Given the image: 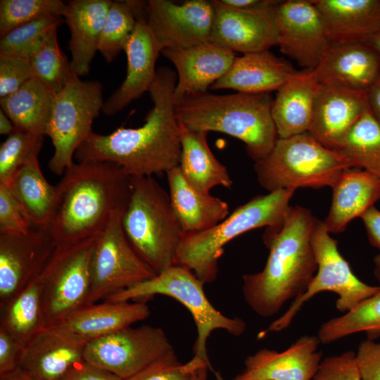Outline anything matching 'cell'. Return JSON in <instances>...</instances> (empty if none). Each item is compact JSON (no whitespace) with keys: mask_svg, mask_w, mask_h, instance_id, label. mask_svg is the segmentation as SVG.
Masks as SVG:
<instances>
[{"mask_svg":"<svg viewBox=\"0 0 380 380\" xmlns=\"http://www.w3.org/2000/svg\"><path fill=\"white\" fill-rule=\"evenodd\" d=\"M204 284L189 270L173 265L154 277L108 296L109 301H144L156 295L171 297L183 305L192 315L197 329L194 357L213 369L207 351V341L216 329H223L239 336L246 329L239 317H229L217 310L208 299Z\"/></svg>","mask_w":380,"mask_h":380,"instance_id":"8","label":"cell"},{"mask_svg":"<svg viewBox=\"0 0 380 380\" xmlns=\"http://www.w3.org/2000/svg\"><path fill=\"white\" fill-rule=\"evenodd\" d=\"M215 374L216 376L217 380H223L221 376L217 373V372H215Z\"/></svg>","mask_w":380,"mask_h":380,"instance_id":"57","label":"cell"},{"mask_svg":"<svg viewBox=\"0 0 380 380\" xmlns=\"http://www.w3.org/2000/svg\"><path fill=\"white\" fill-rule=\"evenodd\" d=\"M329 234L324 222L315 217L311 244L317 265L316 273L306 290L293 299L288 310L272 322L263 334L287 328L302 306L319 293L329 291L337 294L336 308L347 312L379 291V286L368 285L355 275L340 253L338 241Z\"/></svg>","mask_w":380,"mask_h":380,"instance_id":"10","label":"cell"},{"mask_svg":"<svg viewBox=\"0 0 380 380\" xmlns=\"http://www.w3.org/2000/svg\"><path fill=\"white\" fill-rule=\"evenodd\" d=\"M151 314L144 301H109L88 303L53 328L87 342L131 327Z\"/></svg>","mask_w":380,"mask_h":380,"instance_id":"24","label":"cell"},{"mask_svg":"<svg viewBox=\"0 0 380 380\" xmlns=\"http://www.w3.org/2000/svg\"><path fill=\"white\" fill-rule=\"evenodd\" d=\"M294 191L280 189L256 196L213 227L183 234L175 265L191 270L204 284L213 282L224 246L248 231L281 225L291 209L289 203Z\"/></svg>","mask_w":380,"mask_h":380,"instance_id":"5","label":"cell"},{"mask_svg":"<svg viewBox=\"0 0 380 380\" xmlns=\"http://www.w3.org/2000/svg\"><path fill=\"white\" fill-rule=\"evenodd\" d=\"M54 94L32 77L18 90L0 99L1 109L15 127L44 136L51 117Z\"/></svg>","mask_w":380,"mask_h":380,"instance_id":"33","label":"cell"},{"mask_svg":"<svg viewBox=\"0 0 380 380\" xmlns=\"http://www.w3.org/2000/svg\"><path fill=\"white\" fill-rule=\"evenodd\" d=\"M181 158L179 167L186 180L196 190L210 194L212 188H230L232 180L227 167L211 151L208 133L189 129L179 122Z\"/></svg>","mask_w":380,"mask_h":380,"instance_id":"31","label":"cell"},{"mask_svg":"<svg viewBox=\"0 0 380 380\" xmlns=\"http://www.w3.org/2000/svg\"><path fill=\"white\" fill-rule=\"evenodd\" d=\"M351 167L340 151L325 147L308 132L279 138L268 156L254 164L258 183L269 192L332 187Z\"/></svg>","mask_w":380,"mask_h":380,"instance_id":"7","label":"cell"},{"mask_svg":"<svg viewBox=\"0 0 380 380\" xmlns=\"http://www.w3.org/2000/svg\"><path fill=\"white\" fill-rule=\"evenodd\" d=\"M331 188L330 209L323 221L329 233L343 232L380 200V178L359 168L345 170Z\"/></svg>","mask_w":380,"mask_h":380,"instance_id":"29","label":"cell"},{"mask_svg":"<svg viewBox=\"0 0 380 380\" xmlns=\"http://www.w3.org/2000/svg\"><path fill=\"white\" fill-rule=\"evenodd\" d=\"M88 342L53 328H46L25 346L19 367L32 380H62L84 360Z\"/></svg>","mask_w":380,"mask_h":380,"instance_id":"19","label":"cell"},{"mask_svg":"<svg viewBox=\"0 0 380 380\" xmlns=\"http://www.w3.org/2000/svg\"><path fill=\"white\" fill-rule=\"evenodd\" d=\"M24 344L0 327V374L19 367Z\"/></svg>","mask_w":380,"mask_h":380,"instance_id":"47","label":"cell"},{"mask_svg":"<svg viewBox=\"0 0 380 380\" xmlns=\"http://www.w3.org/2000/svg\"><path fill=\"white\" fill-rule=\"evenodd\" d=\"M62 380H123L112 372L85 360L77 365Z\"/></svg>","mask_w":380,"mask_h":380,"instance_id":"48","label":"cell"},{"mask_svg":"<svg viewBox=\"0 0 380 380\" xmlns=\"http://www.w3.org/2000/svg\"><path fill=\"white\" fill-rule=\"evenodd\" d=\"M208 369L207 365L199 367L194 373L192 380H207Z\"/></svg>","mask_w":380,"mask_h":380,"instance_id":"54","label":"cell"},{"mask_svg":"<svg viewBox=\"0 0 380 380\" xmlns=\"http://www.w3.org/2000/svg\"><path fill=\"white\" fill-rule=\"evenodd\" d=\"M177 73L160 67L148 89L153 107L143 125L119 127L109 134L92 132L75 154L77 162H112L131 177H152L179 166L181 142L174 92Z\"/></svg>","mask_w":380,"mask_h":380,"instance_id":"1","label":"cell"},{"mask_svg":"<svg viewBox=\"0 0 380 380\" xmlns=\"http://www.w3.org/2000/svg\"><path fill=\"white\" fill-rule=\"evenodd\" d=\"M320 86L315 70H295L289 75L272 106L279 138L308 132Z\"/></svg>","mask_w":380,"mask_h":380,"instance_id":"25","label":"cell"},{"mask_svg":"<svg viewBox=\"0 0 380 380\" xmlns=\"http://www.w3.org/2000/svg\"><path fill=\"white\" fill-rule=\"evenodd\" d=\"M32 77L30 60L0 54V99L15 91Z\"/></svg>","mask_w":380,"mask_h":380,"instance_id":"43","label":"cell"},{"mask_svg":"<svg viewBox=\"0 0 380 380\" xmlns=\"http://www.w3.org/2000/svg\"><path fill=\"white\" fill-rule=\"evenodd\" d=\"M161 53L177 70L174 101L208 91V89L229 69L235 53L210 42L186 49L167 48Z\"/></svg>","mask_w":380,"mask_h":380,"instance_id":"21","label":"cell"},{"mask_svg":"<svg viewBox=\"0 0 380 380\" xmlns=\"http://www.w3.org/2000/svg\"><path fill=\"white\" fill-rule=\"evenodd\" d=\"M331 45L366 43L380 31V0H312Z\"/></svg>","mask_w":380,"mask_h":380,"instance_id":"26","label":"cell"},{"mask_svg":"<svg viewBox=\"0 0 380 380\" xmlns=\"http://www.w3.org/2000/svg\"><path fill=\"white\" fill-rule=\"evenodd\" d=\"M317 336L305 335L284 351L261 348L244 360L233 380H311L322 361Z\"/></svg>","mask_w":380,"mask_h":380,"instance_id":"18","label":"cell"},{"mask_svg":"<svg viewBox=\"0 0 380 380\" xmlns=\"http://www.w3.org/2000/svg\"><path fill=\"white\" fill-rule=\"evenodd\" d=\"M125 210L115 213L97 235L91 260L88 303L104 300L156 275L125 236L122 223Z\"/></svg>","mask_w":380,"mask_h":380,"instance_id":"12","label":"cell"},{"mask_svg":"<svg viewBox=\"0 0 380 380\" xmlns=\"http://www.w3.org/2000/svg\"><path fill=\"white\" fill-rule=\"evenodd\" d=\"M365 44L380 54V31L369 39Z\"/></svg>","mask_w":380,"mask_h":380,"instance_id":"55","label":"cell"},{"mask_svg":"<svg viewBox=\"0 0 380 380\" xmlns=\"http://www.w3.org/2000/svg\"><path fill=\"white\" fill-rule=\"evenodd\" d=\"M374 262L376 267H380V253L374 257Z\"/></svg>","mask_w":380,"mask_h":380,"instance_id":"56","label":"cell"},{"mask_svg":"<svg viewBox=\"0 0 380 380\" xmlns=\"http://www.w3.org/2000/svg\"><path fill=\"white\" fill-rule=\"evenodd\" d=\"M222 4L234 8L262 11L274 8L280 2L275 0H219Z\"/></svg>","mask_w":380,"mask_h":380,"instance_id":"50","label":"cell"},{"mask_svg":"<svg viewBox=\"0 0 380 380\" xmlns=\"http://www.w3.org/2000/svg\"><path fill=\"white\" fill-rule=\"evenodd\" d=\"M374 272L380 286V267ZM358 332H365L371 340L380 336V289L354 309L323 323L317 337L321 343L329 344Z\"/></svg>","mask_w":380,"mask_h":380,"instance_id":"35","label":"cell"},{"mask_svg":"<svg viewBox=\"0 0 380 380\" xmlns=\"http://www.w3.org/2000/svg\"><path fill=\"white\" fill-rule=\"evenodd\" d=\"M368 107L380 125V72L373 84L366 91Z\"/></svg>","mask_w":380,"mask_h":380,"instance_id":"51","label":"cell"},{"mask_svg":"<svg viewBox=\"0 0 380 380\" xmlns=\"http://www.w3.org/2000/svg\"><path fill=\"white\" fill-rule=\"evenodd\" d=\"M174 351L163 329L144 324L89 341L84 357L125 380Z\"/></svg>","mask_w":380,"mask_h":380,"instance_id":"13","label":"cell"},{"mask_svg":"<svg viewBox=\"0 0 380 380\" xmlns=\"http://www.w3.org/2000/svg\"><path fill=\"white\" fill-rule=\"evenodd\" d=\"M103 86L99 81H82L72 72L64 87L54 94L46 135L53 146L50 170L62 175L73 163L78 148L93 132L95 118L103 106Z\"/></svg>","mask_w":380,"mask_h":380,"instance_id":"9","label":"cell"},{"mask_svg":"<svg viewBox=\"0 0 380 380\" xmlns=\"http://www.w3.org/2000/svg\"><path fill=\"white\" fill-rule=\"evenodd\" d=\"M137 23L130 1L111 2L98 45V51L107 63L124 51Z\"/></svg>","mask_w":380,"mask_h":380,"instance_id":"38","label":"cell"},{"mask_svg":"<svg viewBox=\"0 0 380 380\" xmlns=\"http://www.w3.org/2000/svg\"><path fill=\"white\" fill-rule=\"evenodd\" d=\"M44 137L15 127L0 146V183L8 184L15 172L38 159Z\"/></svg>","mask_w":380,"mask_h":380,"instance_id":"40","label":"cell"},{"mask_svg":"<svg viewBox=\"0 0 380 380\" xmlns=\"http://www.w3.org/2000/svg\"><path fill=\"white\" fill-rule=\"evenodd\" d=\"M213 18L212 1H146V24L160 53L210 42Z\"/></svg>","mask_w":380,"mask_h":380,"instance_id":"15","label":"cell"},{"mask_svg":"<svg viewBox=\"0 0 380 380\" xmlns=\"http://www.w3.org/2000/svg\"><path fill=\"white\" fill-rule=\"evenodd\" d=\"M294 71L288 61L270 50L244 53L235 58L227 72L210 88L245 94L271 93L277 91Z\"/></svg>","mask_w":380,"mask_h":380,"instance_id":"27","label":"cell"},{"mask_svg":"<svg viewBox=\"0 0 380 380\" xmlns=\"http://www.w3.org/2000/svg\"><path fill=\"white\" fill-rule=\"evenodd\" d=\"M63 22V17L46 15L11 30L1 37L0 54L30 60L46 37Z\"/></svg>","mask_w":380,"mask_h":380,"instance_id":"39","label":"cell"},{"mask_svg":"<svg viewBox=\"0 0 380 380\" xmlns=\"http://www.w3.org/2000/svg\"><path fill=\"white\" fill-rule=\"evenodd\" d=\"M137 25L124 51L127 73L120 87L104 101L102 112L113 115L148 92L153 84L156 62L160 51L147 26L146 14L137 16Z\"/></svg>","mask_w":380,"mask_h":380,"instance_id":"22","label":"cell"},{"mask_svg":"<svg viewBox=\"0 0 380 380\" xmlns=\"http://www.w3.org/2000/svg\"><path fill=\"white\" fill-rule=\"evenodd\" d=\"M0 380H32L20 367L0 374Z\"/></svg>","mask_w":380,"mask_h":380,"instance_id":"53","label":"cell"},{"mask_svg":"<svg viewBox=\"0 0 380 380\" xmlns=\"http://www.w3.org/2000/svg\"><path fill=\"white\" fill-rule=\"evenodd\" d=\"M97 235L70 244L57 245L40 274L47 328L61 323L88 304L91 260Z\"/></svg>","mask_w":380,"mask_h":380,"instance_id":"11","label":"cell"},{"mask_svg":"<svg viewBox=\"0 0 380 380\" xmlns=\"http://www.w3.org/2000/svg\"><path fill=\"white\" fill-rule=\"evenodd\" d=\"M38 276L8 303L0 305V327L24 345L47 328Z\"/></svg>","mask_w":380,"mask_h":380,"instance_id":"34","label":"cell"},{"mask_svg":"<svg viewBox=\"0 0 380 380\" xmlns=\"http://www.w3.org/2000/svg\"><path fill=\"white\" fill-rule=\"evenodd\" d=\"M360 218L369 243L380 251V210L373 205L367 210Z\"/></svg>","mask_w":380,"mask_h":380,"instance_id":"49","label":"cell"},{"mask_svg":"<svg viewBox=\"0 0 380 380\" xmlns=\"http://www.w3.org/2000/svg\"><path fill=\"white\" fill-rule=\"evenodd\" d=\"M166 175L172 207L184 234L207 230L229 215L226 202L194 188L179 166Z\"/></svg>","mask_w":380,"mask_h":380,"instance_id":"30","label":"cell"},{"mask_svg":"<svg viewBox=\"0 0 380 380\" xmlns=\"http://www.w3.org/2000/svg\"><path fill=\"white\" fill-rule=\"evenodd\" d=\"M315 217L303 206H291L284 222L267 228L263 241L269 255L262 271L242 276V293L251 310L270 317L302 294L317 265L311 244Z\"/></svg>","mask_w":380,"mask_h":380,"instance_id":"2","label":"cell"},{"mask_svg":"<svg viewBox=\"0 0 380 380\" xmlns=\"http://www.w3.org/2000/svg\"><path fill=\"white\" fill-rule=\"evenodd\" d=\"M203 365L207 364L195 357L182 364L174 351L125 380H192L195 371Z\"/></svg>","mask_w":380,"mask_h":380,"instance_id":"42","label":"cell"},{"mask_svg":"<svg viewBox=\"0 0 380 380\" xmlns=\"http://www.w3.org/2000/svg\"><path fill=\"white\" fill-rule=\"evenodd\" d=\"M57 184L56 210L47 229L56 245L99 234L129 202L132 177L112 162L74 163Z\"/></svg>","mask_w":380,"mask_h":380,"instance_id":"3","label":"cell"},{"mask_svg":"<svg viewBox=\"0 0 380 380\" xmlns=\"http://www.w3.org/2000/svg\"><path fill=\"white\" fill-rule=\"evenodd\" d=\"M67 4L61 0H1L0 35L46 15L64 17Z\"/></svg>","mask_w":380,"mask_h":380,"instance_id":"41","label":"cell"},{"mask_svg":"<svg viewBox=\"0 0 380 380\" xmlns=\"http://www.w3.org/2000/svg\"><path fill=\"white\" fill-rule=\"evenodd\" d=\"M56 243L44 229L27 234H0V305L21 292L40 275Z\"/></svg>","mask_w":380,"mask_h":380,"instance_id":"16","label":"cell"},{"mask_svg":"<svg viewBox=\"0 0 380 380\" xmlns=\"http://www.w3.org/2000/svg\"><path fill=\"white\" fill-rule=\"evenodd\" d=\"M6 185L32 229L47 231L57 205L58 190L57 185L46 179L38 159L19 169Z\"/></svg>","mask_w":380,"mask_h":380,"instance_id":"32","label":"cell"},{"mask_svg":"<svg viewBox=\"0 0 380 380\" xmlns=\"http://www.w3.org/2000/svg\"><path fill=\"white\" fill-rule=\"evenodd\" d=\"M270 93L217 95L208 91L175 104L178 122L196 131L217 132L241 140L256 163L268 156L279 136Z\"/></svg>","mask_w":380,"mask_h":380,"instance_id":"4","label":"cell"},{"mask_svg":"<svg viewBox=\"0 0 380 380\" xmlns=\"http://www.w3.org/2000/svg\"><path fill=\"white\" fill-rule=\"evenodd\" d=\"M214 18L210 43L233 53L243 54L270 50L277 45L274 22L277 6L270 10L249 11L212 1Z\"/></svg>","mask_w":380,"mask_h":380,"instance_id":"17","label":"cell"},{"mask_svg":"<svg viewBox=\"0 0 380 380\" xmlns=\"http://www.w3.org/2000/svg\"><path fill=\"white\" fill-rule=\"evenodd\" d=\"M274 22L280 51L305 70H315L331 44L312 0L280 1Z\"/></svg>","mask_w":380,"mask_h":380,"instance_id":"14","label":"cell"},{"mask_svg":"<svg viewBox=\"0 0 380 380\" xmlns=\"http://www.w3.org/2000/svg\"><path fill=\"white\" fill-rule=\"evenodd\" d=\"M355 353L361 380H380V342L367 338Z\"/></svg>","mask_w":380,"mask_h":380,"instance_id":"46","label":"cell"},{"mask_svg":"<svg viewBox=\"0 0 380 380\" xmlns=\"http://www.w3.org/2000/svg\"><path fill=\"white\" fill-rule=\"evenodd\" d=\"M315 72L321 84L366 92L380 72V54L365 43L331 45Z\"/></svg>","mask_w":380,"mask_h":380,"instance_id":"23","label":"cell"},{"mask_svg":"<svg viewBox=\"0 0 380 380\" xmlns=\"http://www.w3.org/2000/svg\"><path fill=\"white\" fill-rule=\"evenodd\" d=\"M30 61L34 77L53 94L64 87L72 72L70 61L59 46L57 30L46 37Z\"/></svg>","mask_w":380,"mask_h":380,"instance_id":"37","label":"cell"},{"mask_svg":"<svg viewBox=\"0 0 380 380\" xmlns=\"http://www.w3.org/2000/svg\"><path fill=\"white\" fill-rule=\"evenodd\" d=\"M367 108L366 92L321 84L308 132L325 147L337 151Z\"/></svg>","mask_w":380,"mask_h":380,"instance_id":"20","label":"cell"},{"mask_svg":"<svg viewBox=\"0 0 380 380\" xmlns=\"http://www.w3.org/2000/svg\"><path fill=\"white\" fill-rule=\"evenodd\" d=\"M32 229L8 186L0 183V234L21 235Z\"/></svg>","mask_w":380,"mask_h":380,"instance_id":"44","label":"cell"},{"mask_svg":"<svg viewBox=\"0 0 380 380\" xmlns=\"http://www.w3.org/2000/svg\"><path fill=\"white\" fill-rule=\"evenodd\" d=\"M311 380H361L356 353L346 351L322 360Z\"/></svg>","mask_w":380,"mask_h":380,"instance_id":"45","label":"cell"},{"mask_svg":"<svg viewBox=\"0 0 380 380\" xmlns=\"http://www.w3.org/2000/svg\"><path fill=\"white\" fill-rule=\"evenodd\" d=\"M337 151L349 160L352 167L363 169L380 178V125L369 107Z\"/></svg>","mask_w":380,"mask_h":380,"instance_id":"36","label":"cell"},{"mask_svg":"<svg viewBox=\"0 0 380 380\" xmlns=\"http://www.w3.org/2000/svg\"><path fill=\"white\" fill-rule=\"evenodd\" d=\"M122 223L133 249L156 274L175 265L184 233L169 193L153 177H132Z\"/></svg>","mask_w":380,"mask_h":380,"instance_id":"6","label":"cell"},{"mask_svg":"<svg viewBox=\"0 0 380 380\" xmlns=\"http://www.w3.org/2000/svg\"><path fill=\"white\" fill-rule=\"evenodd\" d=\"M112 1L72 0L63 17L70 37V68L79 77L89 72Z\"/></svg>","mask_w":380,"mask_h":380,"instance_id":"28","label":"cell"},{"mask_svg":"<svg viewBox=\"0 0 380 380\" xmlns=\"http://www.w3.org/2000/svg\"><path fill=\"white\" fill-rule=\"evenodd\" d=\"M14 125L6 114L0 110V134L9 135L14 130Z\"/></svg>","mask_w":380,"mask_h":380,"instance_id":"52","label":"cell"}]
</instances>
